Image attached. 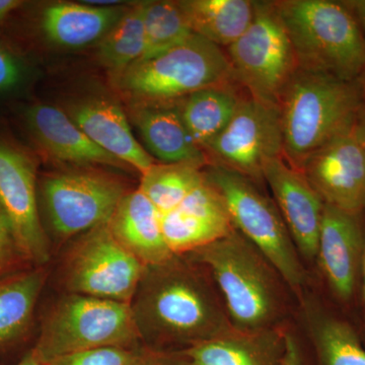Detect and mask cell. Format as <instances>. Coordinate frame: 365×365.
<instances>
[{"instance_id": "cell-2", "label": "cell", "mask_w": 365, "mask_h": 365, "mask_svg": "<svg viewBox=\"0 0 365 365\" xmlns=\"http://www.w3.org/2000/svg\"><path fill=\"white\" fill-rule=\"evenodd\" d=\"M187 256L210 275L235 328L262 331L281 327L287 284L237 230Z\"/></svg>"}, {"instance_id": "cell-14", "label": "cell", "mask_w": 365, "mask_h": 365, "mask_svg": "<svg viewBox=\"0 0 365 365\" xmlns=\"http://www.w3.org/2000/svg\"><path fill=\"white\" fill-rule=\"evenodd\" d=\"M262 176L272 192L274 202L299 255L314 260L325 203L304 175L288 165L283 158L266 163Z\"/></svg>"}, {"instance_id": "cell-24", "label": "cell", "mask_w": 365, "mask_h": 365, "mask_svg": "<svg viewBox=\"0 0 365 365\" xmlns=\"http://www.w3.org/2000/svg\"><path fill=\"white\" fill-rule=\"evenodd\" d=\"M46 277L44 267H31L0 278V348L28 332Z\"/></svg>"}, {"instance_id": "cell-13", "label": "cell", "mask_w": 365, "mask_h": 365, "mask_svg": "<svg viewBox=\"0 0 365 365\" xmlns=\"http://www.w3.org/2000/svg\"><path fill=\"white\" fill-rule=\"evenodd\" d=\"M300 172L324 203L355 215L365 210V150L354 125L317 150Z\"/></svg>"}, {"instance_id": "cell-27", "label": "cell", "mask_w": 365, "mask_h": 365, "mask_svg": "<svg viewBox=\"0 0 365 365\" xmlns=\"http://www.w3.org/2000/svg\"><path fill=\"white\" fill-rule=\"evenodd\" d=\"M205 179L200 168L186 163L153 165L141 176L139 190L160 215L176 209L187 195Z\"/></svg>"}, {"instance_id": "cell-31", "label": "cell", "mask_w": 365, "mask_h": 365, "mask_svg": "<svg viewBox=\"0 0 365 365\" xmlns=\"http://www.w3.org/2000/svg\"><path fill=\"white\" fill-rule=\"evenodd\" d=\"M23 67L11 52L0 47V91H9L20 83Z\"/></svg>"}, {"instance_id": "cell-28", "label": "cell", "mask_w": 365, "mask_h": 365, "mask_svg": "<svg viewBox=\"0 0 365 365\" xmlns=\"http://www.w3.org/2000/svg\"><path fill=\"white\" fill-rule=\"evenodd\" d=\"M145 51L138 62L153 58L193 35L181 1H145Z\"/></svg>"}, {"instance_id": "cell-29", "label": "cell", "mask_w": 365, "mask_h": 365, "mask_svg": "<svg viewBox=\"0 0 365 365\" xmlns=\"http://www.w3.org/2000/svg\"><path fill=\"white\" fill-rule=\"evenodd\" d=\"M148 352L136 346H111L72 353L48 365H139Z\"/></svg>"}, {"instance_id": "cell-3", "label": "cell", "mask_w": 365, "mask_h": 365, "mask_svg": "<svg viewBox=\"0 0 365 365\" xmlns=\"http://www.w3.org/2000/svg\"><path fill=\"white\" fill-rule=\"evenodd\" d=\"M364 104L361 81L297 69L278 103L285 162L302 170L322 146L353 127Z\"/></svg>"}, {"instance_id": "cell-38", "label": "cell", "mask_w": 365, "mask_h": 365, "mask_svg": "<svg viewBox=\"0 0 365 365\" xmlns=\"http://www.w3.org/2000/svg\"><path fill=\"white\" fill-rule=\"evenodd\" d=\"M361 274H362V277H364V302H365V248H364V260H362Z\"/></svg>"}, {"instance_id": "cell-26", "label": "cell", "mask_w": 365, "mask_h": 365, "mask_svg": "<svg viewBox=\"0 0 365 365\" xmlns=\"http://www.w3.org/2000/svg\"><path fill=\"white\" fill-rule=\"evenodd\" d=\"M144 4L145 1L128 7L98 43V59L116 78L143 58L145 51Z\"/></svg>"}, {"instance_id": "cell-34", "label": "cell", "mask_w": 365, "mask_h": 365, "mask_svg": "<svg viewBox=\"0 0 365 365\" xmlns=\"http://www.w3.org/2000/svg\"><path fill=\"white\" fill-rule=\"evenodd\" d=\"M344 2L346 6L349 7L350 11L354 14L356 20L359 21L365 39V0H349V1ZM361 83H364L365 88V71L361 78Z\"/></svg>"}, {"instance_id": "cell-8", "label": "cell", "mask_w": 365, "mask_h": 365, "mask_svg": "<svg viewBox=\"0 0 365 365\" xmlns=\"http://www.w3.org/2000/svg\"><path fill=\"white\" fill-rule=\"evenodd\" d=\"M235 83L251 98L278 106L287 83L299 68L294 46L275 1H256L251 25L227 47Z\"/></svg>"}, {"instance_id": "cell-33", "label": "cell", "mask_w": 365, "mask_h": 365, "mask_svg": "<svg viewBox=\"0 0 365 365\" xmlns=\"http://www.w3.org/2000/svg\"><path fill=\"white\" fill-rule=\"evenodd\" d=\"M287 364L285 365H300V347L299 341L294 334L287 332Z\"/></svg>"}, {"instance_id": "cell-36", "label": "cell", "mask_w": 365, "mask_h": 365, "mask_svg": "<svg viewBox=\"0 0 365 365\" xmlns=\"http://www.w3.org/2000/svg\"><path fill=\"white\" fill-rule=\"evenodd\" d=\"M23 4L19 0H0V21L6 19L11 11Z\"/></svg>"}, {"instance_id": "cell-37", "label": "cell", "mask_w": 365, "mask_h": 365, "mask_svg": "<svg viewBox=\"0 0 365 365\" xmlns=\"http://www.w3.org/2000/svg\"><path fill=\"white\" fill-rule=\"evenodd\" d=\"M16 365H48L46 364L45 362L41 361L39 359H38L37 356H36L35 354H34L33 351H31L29 353L28 355L25 357V359H23L21 360L19 364H16Z\"/></svg>"}, {"instance_id": "cell-12", "label": "cell", "mask_w": 365, "mask_h": 365, "mask_svg": "<svg viewBox=\"0 0 365 365\" xmlns=\"http://www.w3.org/2000/svg\"><path fill=\"white\" fill-rule=\"evenodd\" d=\"M0 204L26 260L33 267H44L50 247L38 207L36 165L25 151L4 143H0Z\"/></svg>"}, {"instance_id": "cell-16", "label": "cell", "mask_w": 365, "mask_h": 365, "mask_svg": "<svg viewBox=\"0 0 365 365\" xmlns=\"http://www.w3.org/2000/svg\"><path fill=\"white\" fill-rule=\"evenodd\" d=\"M69 117L98 148L143 176L155 165L136 140L121 108L106 98H88L68 108Z\"/></svg>"}, {"instance_id": "cell-11", "label": "cell", "mask_w": 365, "mask_h": 365, "mask_svg": "<svg viewBox=\"0 0 365 365\" xmlns=\"http://www.w3.org/2000/svg\"><path fill=\"white\" fill-rule=\"evenodd\" d=\"M42 194L53 232L66 240L109 222L126 192L119 180L88 170L46 178Z\"/></svg>"}, {"instance_id": "cell-15", "label": "cell", "mask_w": 365, "mask_h": 365, "mask_svg": "<svg viewBox=\"0 0 365 365\" xmlns=\"http://www.w3.org/2000/svg\"><path fill=\"white\" fill-rule=\"evenodd\" d=\"M364 248L359 215L325 204L317 257L329 287L341 300L347 302L354 294Z\"/></svg>"}, {"instance_id": "cell-32", "label": "cell", "mask_w": 365, "mask_h": 365, "mask_svg": "<svg viewBox=\"0 0 365 365\" xmlns=\"http://www.w3.org/2000/svg\"><path fill=\"white\" fill-rule=\"evenodd\" d=\"M139 365H192L180 351H148Z\"/></svg>"}, {"instance_id": "cell-7", "label": "cell", "mask_w": 365, "mask_h": 365, "mask_svg": "<svg viewBox=\"0 0 365 365\" xmlns=\"http://www.w3.org/2000/svg\"><path fill=\"white\" fill-rule=\"evenodd\" d=\"M232 81L227 53L195 34L157 57L136 62L118 78L120 88L133 97L163 104Z\"/></svg>"}, {"instance_id": "cell-22", "label": "cell", "mask_w": 365, "mask_h": 365, "mask_svg": "<svg viewBox=\"0 0 365 365\" xmlns=\"http://www.w3.org/2000/svg\"><path fill=\"white\" fill-rule=\"evenodd\" d=\"M306 306L312 355L309 361L300 352V365H365V346L349 324L316 304Z\"/></svg>"}, {"instance_id": "cell-10", "label": "cell", "mask_w": 365, "mask_h": 365, "mask_svg": "<svg viewBox=\"0 0 365 365\" xmlns=\"http://www.w3.org/2000/svg\"><path fill=\"white\" fill-rule=\"evenodd\" d=\"M204 151L210 165L239 173L256 184L264 182V165L283 158L279 107L241 97L227 126Z\"/></svg>"}, {"instance_id": "cell-25", "label": "cell", "mask_w": 365, "mask_h": 365, "mask_svg": "<svg viewBox=\"0 0 365 365\" xmlns=\"http://www.w3.org/2000/svg\"><path fill=\"white\" fill-rule=\"evenodd\" d=\"M241 97L230 86L196 91L177 107L190 136L204 150L227 126Z\"/></svg>"}, {"instance_id": "cell-9", "label": "cell", "mask_w": 365, "mask_h": 365, "mask_svg": "<svg viewBox=\"0 0 365 365\" xmlns=\"http://www.w3.org/2000/svg\"><path fill=\"white\" fill-rule=\"evenodd\" d=\"M144 269L106 223L85 232L73 245L64 277L71 294L130 304Z\"/></svg>"}, {"instance_id": "cell-18", "label": "cell", "mask_w": 365, "mask_h": 365, "mask_svg": "<svg viewBox=\"0 0 365 365\" xmlns=\"http://www.w3.org/2000/svg\"><path fill=\"white\" fill-rule=\"evenodd\" d=\"M31 133L48 155L76 165H126L93 143L68 114L59 108L37 104L26 113Z\"/></svg>"}, {"instance_id": "cell-21", "label": "cell", "mask_w": 365, "mask_h": 365, "mask_svg": "<svg viewBox=\"0 0 365 365\" xmlns=\"http://www.w3.org/2000/svg\"><path fill=\"white\" fill-rule=\"evenodd\" d=\"M125 6H96L74 2H58L42 14L43 32L54 44L81 48L100 42L126 13Z\"/></svg>"}, {"instance_id": "cell-6", "label": "cell", "mask_w": 365, "mask_h": 365, "mask_svg": "<svg viewBox=\"0 0 365 365\" xmlns=\"http://www.w3.org/2000/svg\"><path fill=\"white\" fill-rule=\"evenodd\" d=\"M139 340L130 304L71 294L48 314L32 351L48 364L72 353L137 346Z\"/></svg>"}, {"instance_id": "cell-20", "label": "cell", "mask_w": 365, "mask_h": 365, "mask_svg": "<svg viewBox=\"0 0 365 365\" xmlns=\"http://www.w3.org/2000/svg\"><path fill=\"white\" fill-rule=\"evenodd\" d=\"M146 148L163 163H186L200 168L210 165L205 151L190 136L177 108L153 103L134 114Z\"/></svg>"}, {"instance_id": "cell-17", "label": "cell", "mask_w": 365, "mask_h": 365, "mask_svg": "<svg viewBox=\"0 0 365 365\" xmlns=\"http://www.w3.org/2000/svg\"><path fill=\"white\" fill-rule=\"evenodd\" d=\"M287 331L232 328L213 339L180 351L192 365H285Z\"/></svg>"}, {"instance_id": "cell-35", "label": "cell", "mask_w": 365, "mask_h": 365, "mask_svg": "<svg viewBox=\"0 0 365 365\" xmlns=\"http://www.w3.org/2000/svg\"><path fill=\"white\" fill-rule=\"evenodd\" d=\"M354 132L365 150V104L360 110L354 123Z\"/></svg>"}, {"instance_id": "cell-1", "label": "cell", "mask_w": 365, "mask_h": 365, "mask_svg": "<svg viewBox=\"0 0 365 365\" xmlns=\"http://www.w3.org/2000/svg\"><path fill=\"white\" fill-rule=\"evenodd\" d=\"M182 257L146 266L130 302L140 339L181 351L234 328L215 282Z\"/></svg>"}, {"instance_id": "cell-4", "label": "cell", "mask_w": 365, "mask_h": 365, "mask_svg": "<svg viewBox=\"0 0 365 365\" xmlns=\"http://www.w3.org/2000/svg\"><path fill=\"white\" fill-rule=\"evenodd\" d=\"M292 41L299 68L344 81H361L365 39L344 1H275Z\"/></svg>"}, {"instance_id": "cell-30", "label": "cell", "mask_w": 365, "mask_h": 365, "mask_svg": "<svg viewBox=\"0 0 365 365\" xmlns=\"http://www.w3.org/2000/svg\"><path fill=\"white\" fill-rule=\"evenodd\" d=\"M33 267L21 251L18 240L0 204V278Z\"/></svg>"}, {"instance_id": "cell-19", "label": "cell", "mask_w": 365, "mask_h": 365, "mask_svg": "<svg viewBox=\"0 0 365 365\" xmlns=\"http://www.w3.org/2000/svg\"><path fill=\"white\" fill-rule=\"evenodd\" d=\"M108 225L117 241L145 267L175 256L163 239L160 212L139 189L125 194Z\"/></svg>"}, {"instance_id": "cell-23", "label": "cell", "mask_w": 365, "mask_h": 365, "mask_svg": "<svg viewBox=\"0 0 365 365\" xmlns=\"http://www.w3.org/2000/svg\"><path fill=\"white\" fill-rule=\"evenodd\" d=\"M181 4L193 34L227 48L251 25L256 1L184 0Z\"/></svg>"}, {"instance_id": "cell-5", "label": "cell", "mask_w": 365, "mask_h": 365, "mask_svg": "<svg viewBox=\"0 0 365 365\" xmlns=\"http://www.w3.org/2000/svg\"><path fill=\"white\" fill-rule=\"evenodd\" d=\"M205 176L222 195L235 230L265 257L290 289L302 294L307 272L275 202L239 173L210 165Z\"/></svg>"}]
</instances>
